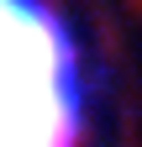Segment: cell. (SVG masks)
Here are the masks:
<instances>
[{
	"label": "cell",
	"mask_w": 142,
	"mask_h": 147,
	"mask_svg": "<svg viewBox=\"0 0 142 147\" xmlns=\"http://www.w3.org/2000/svg\"><path fill=\"white\" fill-rule=\"evenodd\" d=\"M84 68L58 11L0 0V147H79Z\"/></svg>",
	"instance_id": "obj_1"
}]
</instances>
